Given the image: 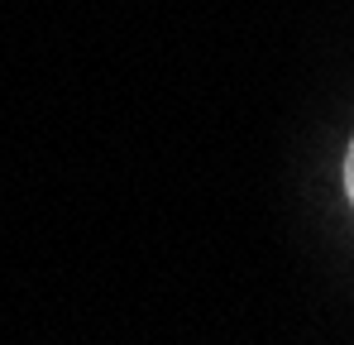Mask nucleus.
<instances>
[{
	"label": "nucleus",
	"mask_w": 354,
	"mask_h": 345,
	"mask_svg": "<svg viewBox=\"0 0 354 345\" xmlns=\"http://www.w3.org/2000/svg\"><path fill=\"white\" fill-rule=\"evenodd\" d=\"M345 192H350V206H354V139L345 149Z\"/></svg>",
	"instance_id": "nucleus-1"
}]
</instances>
